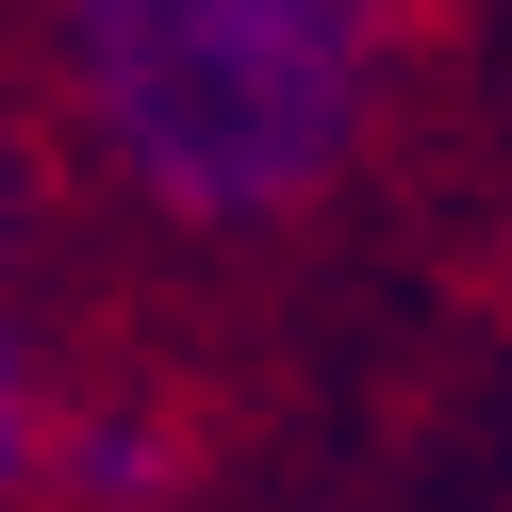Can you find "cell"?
<instances>
[{"label": "cell", "mask_w": 512, "mask_h": 512, "mask_svg": "<svg viewBox=\"0 0 512 512\" xmlns=\"http://www.w3.org/2000/svg\"><path fill=\"white\" fill-rule=\"evenodd\" d=\"M67 67L100 149L199 232L298 215L364 149L397 0H67Z\"/></svg>", "instance_id": "cell-1"}, {"label": "cell", "mask_w": 512, "mask_h": 512, "mask_svg": "<svg viewBox=\"0 0 512 512\" xmlns=\"http://www.w3.org/2000/svg\"><path fill=\"white\" fill-rule=\"evenodd\" d=\"M67 479H83V496H100V512H133L149 479H166V430H133V413H100V430L67 446Z\"/></svg>", "instance_id": "cell-2"}, {"label": "cell", "mask_w": 512, "mask_h": 512, "mask_svg": "<svg viewBox=\"0 0 512 512\" xmlns=\"http://www.w3.org/2000/svg\"><path fill=\"white\" fill-rule=\"evenodd\" d=\"M34 463V364H17V331H0V479Z\"/></svg>", "instance_id": "cell-3"}]
</instances>
